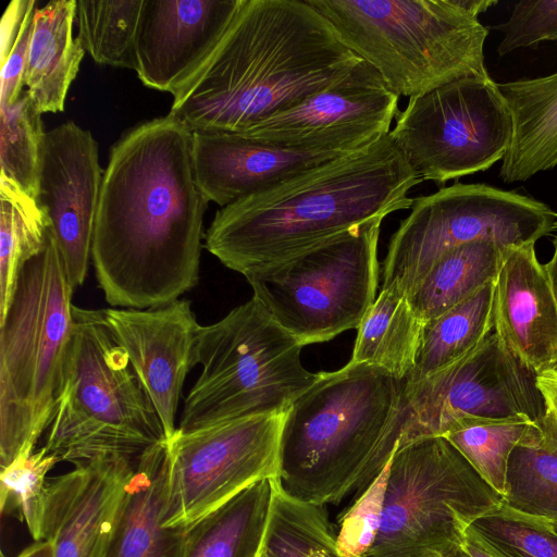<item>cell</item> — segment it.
I'll return each instance as SVG.
<instances>
[{
	"mask_svg": "<svg viewBox=\"0 0 557 557\" xmlns=\"http://www.w3.org/2000/svg\"><path fill=\"white\" fill-rule=\"evenodd\" d=\"M208 202L184 124L168 114L126 133L103 172L91 247L107 302L148 309L194 288Z\"/></svg>",
	"mask_w": 557,
	"mask_h": 557,
	"instance_id": "cell-1",
	"label": "cell"
},
{
	"mask_svg": "<svg viewBox=\"0 0 557 557\" xmlns=\"http://www.w3.org/2000/svg\"><path fill=\"white\" fill-rule=\"evenodd\" d=\"M361 59L308 0H243L170 115L191 133L245 134L345 76Z\"/></svg>",
	"mask_w": 557,
	"mask_h": 557,
	"instance_id": "cell-2",
	"label": "cell"
},
{
	"mask_svg": "<svg viewBox=\"0 0 557 557\" xmlns=\"http://www.w3.org/2000/svg\"><path fill=\"white\" fill-rule=\"evenodd\" d=\"M422 180L389 133L216 211L205 248L247 276L366 221L410 209Z\"/></svg>",
	"mask_w": 557,
	"mask_h": 557,
	"instance_id": "cell-3",
	"label": "cell"
},
{
	"mask_svg": "<svg viewBox=\"0 0 557 557\" xmlns=\"http://www.w3.org/2000/svg\"><path fill=\"white\" fill-rule=\"evenodd\" d=\"M408 416L406 379L352 361L319 372L283 416L276 483L321 506L359 496L398 447Z\"/></svg>",
	"mask_w": 557,
	"mask_h": 557,
	"instance_id": "cell-4",
	"label": "cell"
},
{
	"mask_svg": "<svg viewBox=\"0 0 557 557\" xmlns=\"http://www.w3.org/2000/svg\"><path fill=\"white\" fill-rule=\"evenodd\" d=\"M74 288L49 225L0 323V467L35 449L50 424L73 332Z\"/></svg>",
	"mask_w": 557,
	"mask_h": 557,
	"instance_id": "cell-5",
	"label": "cell"
},
{
	"mask_svg": "<svg viewBox=\"0 0 557 557\" xmlns=\"http://www.w3.org/2000/svg\"><path fill=\"white\" fill-rule=\"evenodd\" d=\"M47 430V450L75 466L108 457L139 459L166 441L103 310L73 308L70 350Z\"/></svg>",
	"mask_w": 557,
	"mask_h": 557,
	"instance_id": "cell-6",
	"label": "cell"
},
{
	"mask_svg": "<svg viewBox=\"0 0 557 557\" xmlns=\"http://www.w3.org/2000/svg\"><path fill=\"white\" fill-rule=\"evenodd\" d=\"M398 96L488 77V29L456 0H308Z\"/></svg>",
	"mask_w": 557,
	"mask_h": 557,
	"instance_id": "cell-7",
	"label": "cell"
},
{
	"mask_svg": "<svg viewBox=\"0 0 557 557\" xmlns=\"http://www.w3.org/2000/svg\"><path fill=\"white\" fill-rule=\"evenodd\" d=\"M301 349L253 296L218 322L200 325L196 363L202 370L184 399L177 430L285 413L319 375L304 367Z\"/></svg>",
	"mask_w": 557,
	"mask_h": 557,
	"instance_id": "cell-8",
	"label": "cell"
},
{
	"mask_svg": "<svg viewBox=\"0 0 557 557\" xmlns=\"http://www.w3.org/2000/svg\"><path fill=\"white\" fill-rule=\"evenodd\" d=\"M503 502L444 437L401 443L389 459L382 524L367 557H450Z\"/></svg>",
	"mask_w": 557,
	"mask_h": 557,
	"instance_id": "cell-9",
	"label": "cell"
},
{
	"mask_svg": "<svg viewBox=\"0 0 557 557\" xmlns=\"http://www.w3.org/2000/svg\"><path fill=\"white\" fill-rule=\"evenodd\" d=\"M382 221H366L248 274L252 296L302 347L358 329L375 300Z\"/></svg>",
	"mask_w": 557,
	"mask_h": 557,
	"instance_id": "cell-10",
	"label": "cell"
},
{
	"mask_svg": "<svg viewBox=\"0 0 557 557\" xmlns=\"http://www.w3.org/2000/svg\"><path fill=\"white\" fill-rule=\"evenodd\" d=\"M382 263L383 289L409 295L446 251L475 240L519 247L556 225V213L533 198L484 184L456 183L413 198Z\"/></svg>",
	"mask_w": 557,
	"mask_h": 557,
	"instance_id": "cell-11",
	"label": "cell"
},
{
	"mask_svg": "<svg viewBox=\"0 0 557 557\" xmlns=\"http://www.w3.org/2000/svg\"><path fill=\"white\" fill-rule=\"evenodd\" d=\"M389 135L422 181L444 184L503 160L512 119L490 76L465 77L409 98Z\"/></svg>",
	"mask_w": 557,
	"mask_h": 557,
	"instance_id": "cell-12",
	"label": "cell"
},
{
	"mask_svg": "<svg viewBox=\"0 0 557 557\" xmlns=\"http://www.w3.org/2000/svg\"><path fill=\"white\" fill-rule=\"evenodd\" d=\"M283 414L236 419L166 440L168 528H189L253 483L277 478Z\"/></svg>",
	"mask_w": 557,
	"mask_h": 557,
	"instance_id": "cell-13",
	"label": "cell"
},
{
	"mask_svg": "<svg viewBox=\"0 0 557 557\" xmlns=\"http://www.w3.org/2000/svg\"><path fill=\"white\" fill-rule=\"evenodd\" d=\"M408 421L400 443L443 436L465 417L537 420L545 405L535 375L491 333L465 357L419 381L406 380Z\"/></svg>",
	"mask_w": 557,
	"mask_h": 557,
	"instance_id": "cell-14",
	"label": "cell"
},
{
	"mask_svg": "<svg viewBox=\"0 0 557 557\" xmlns=\"http://www.w3.org/2000/svg\"><path fill=\"white\" fill-rule=\"evenodd\" d=\"M398 98L379 72L360 60L329 87L239 135L282 149L348 153L391 132Z\"/></svg>",
	"mask_w": 557,
	"mask_h": 557,
	"instance_id": "cell-15",
	"label": "cell"
},
{
	"mask_svg": "<svg viewBox=\"0 0 557 557\" xmlns=\"http://www.w3.org/2000/svg\"><path fill=\"white\" fill-rule=\"evenodd\" d=\"M103 172L89 131L67 121L46 132L37 202L74 289L88 272Z\"/></svg>",
	"mask_w": 557,
	"mask_h": 557,
	"instance_id": "cell-16",
	"label": "cell"
},
{
	"mask_svg": "<svg viewBox=\"0 0 557 557\" xmlns=\"http://www.w3.org/2000/svg\"><path fill=\"white\" fill-rule=\"evenodd\" d=\"M139 459H95L48 480L40 540L53 557H104Z\"/></svg>",
	"mask_w": 557,
	"mask_h": 557,
	"instance_id": "cell-17",
	"label": "cell"
},
{
	"mask_svg": "<svg viewBox=\"0 0 557 557\" xmlns=\"http://www.w3.org/2000/svg\"><path fill=\"white\" fill-rule=\"evenodd\" d=\"M117 344L162 423L166 440L176 431L175 416L187 373L196 363L200 324L187 299L148 309L103 310Z\"/></svg>",
	"mask_w": 557,
	"mask_h": 557,
	"instance_id": "cell-18",
	"label": "cell"
},
{
	"mask_svg": "<svg viewBox=\"0 0 557 557\" xmlns=\"http://www.w3.org/2000/svg\"><path fill=\"white\" fill-rule=\"evenodd\" d=\"M243 0H143L136 73L152 89L176 95L206 63Z\"/></svg>",
	"mask_w": 557,
	"mask_h": 557,
	"instance_id": "cell-19",
	"label": "cell"
},
{
	"mask_svg": "<svg viewBox=\"0 0 557 557\" xmlns=\"http://www.w3.org/2000/svg\"><path fill=\"white\" fill-rule=\"evenodd\" d=\"M494 330L535 376L557 371V302L534 244L505 251L495 280Z\"/></svg>",
	"mask_w": 557,
	"mask_h": 557,
	"instance_id": "cell-20",
	"label": "cell"
},
{
	"mask_svg": "<svg viewBox=\"0 0 557 557\" xmlns=\"http://www.w3.org/2000/svg\"><path fill=\"white\" fill-rule=\"evenodd\" d=\"M343 154L282 149L239 134L193 133L197 185L221 208Z\"/></svg>",
	"mask_w": 557,
	"mask_h": 557,
	"instance_id": "cell-21",
	"label": "cell"
},
{
	"mask_svg": "<svg viewBox=\"0 0 557 557\" xmlns=\"http://www.w3.org/2000/svg\"><path fill=\"white\" fill-rule=\"evenodd\" d=\"M169 491L166 441L139 459L104 557H182L187 528L164 525Z\"/></svg>",
	"mask_w": 557,
	"mask_h": 557,
	"instance_id": "cell-22",
	"label": "cell"
},
{
	"mask_svg": "<svg viewBox=\"0 0 557 557\" xmlns=\"http://www.w3.org/2000/svg\"><path fill=\"white\" fill-rule=\"evenodd\" d=\"M512 119V136L499 175L524 182L557 166V73L498 84Z\"/></svg>",
	"mask_w": 557,
	"mask_h": 557,
	"instance_id": "cell-23",
	"label": "cell"
},
{
	"mask_svg": "<svg viewBox=\"0 0 557 557\" xmlns=\"http://www.w3.org/2000/svg\"><path fill=\"white\" fill-rule=\"evenodd\" d=\"M76 0H54L37 8L24 74V86L40 113L60 112L85 54L73 37Z\"/></svg>",
	"mask_w": 557,
	"mask_h": 557,
	"instance_id": "cell-24",
	"label": "cell"
},
{
	"mask_svg": "<svg viewBox=\"0 0 557 557\" xmlns=\"http://www.w3.org/2000/svg\"><path fill=\"white\" fill-rule=\"evenodd\" d=\"M273 480H260L187 528L182 557H259Z\"/></svg>",
	"mask_w": 557,
	"mask_h": 557,
	"instance_id": "cell-25",
	"label": "cell"
},
{
	"mask_svg": "<svg viewBox=\"0 0 557 557\" xmlns=\"http://www.w3.org/2000/svg\"><path fill=\"white\" fill-rule=\"evenodd\" d=\"M506 249L493 240H475L442 255L408 295L418 318L433 320L495 281Z\"/></svg>",
	"mask_w": 557,
	"mask_h": 557,
	"instance_id": "cell-26",
	"label": "cell"
},
{
	"mask_svg": "<svg viewBox=\"0 0 557 557\" xmlns=\"http://www.w3.org/2000/svg\"><path fill=\"white\" fill-rule=\"evenodd\" d=\"M503 504L530 516L557 520V418L546 409L509 456Z\"/></svg>",
	"mask_w": 557,
	"mask_h": 557,
	"instance_id": "cell-27",
	"label": "cell"
},
{
	"mask_svg": "<svg viewBox=\"0 0 557 557\" xmlns=\"http://www.w3.org/2000/svg\"><path fill=\"white\" fill-rule=\"evenodd\" d=\"M422 326L407 295L381 288L357 329L350 361L407 379L414 366Z\"/></svg>",
	"mask_w": 557,
	"mask_h": 557,
	"instance_id": "cell-28",
	"label": "cell"
},
{
	"mask_svg": "<svg viewBox=\"0 0 557 557\" xmlns=\"http://www.w3.org/2000/svg\"><path fill=\"white\" fill-rule=\"evenodd\" d=\"M495 281L440 317L423 323L414 366L407 381H419L478 347L494 329Z\"/></svg>",
	"mask_w": 557,
	"mask_h": 557,
	"instance_id": "cell-29",
	"label": "cell"
},
{
	"mask_svg": "<svg viewBox=\"0 0 557 557\" xmlns=\"http://www.w3.org/2000/svg\"><path fill=\"white\" fill-rule=\"evenodd\" d=\"M261 557H343L324 506L297 499L275 479Z\"/></svg>",
	"mask_w": 557,
	"mask_h": 557,
	"instance_id": "cell-30",
	"label": "cell"
},
{
	"mask_svg": "<svg viewBox=\"0 0 557 557\" xmlns=\"http://www.w3.org/2000/svg\"><path fill=\"white\" fill-rule=\"evenodd\" d=\"M0 323L11 304L24 265L46 242L49 219L37 200L0 182Z\"/></svg>",
	"mask_w": 557,
	"mask_h": 557,
	"instance_id": "cell-31",
	"label": "cell"
},
{
	"mask_svg": "<svg viewBox=\"0 0 557 557\" xmlns=\"http://www.w3.org/2000/svg\"><path fill=\"white\" fill-rule=\"evenodd\" d=\"M532 422L524 416L500 419L465 417L443 436L504 497L509 456Z\"/></svg>",
	"mask_w": 557,
	"mask_h": 557,
	"instance_id": "cell-32",
	"label": "cell"
},
{
	"mask_svg": "<svg viewBox=\"0 0 557 557\" xmlns=\"http://www.w3.org/2000/svg\"><path fill=\"white\" fill-rule=\"evenodd\" d=\"M143 0H76L82 47L99 64L136 70Z\"/></svg>",
	"mask_w": 557,
	"mask_h": 557,
	"instance_id": "cell-33",
	"label": "cell"
},
{
	"mask_svg": "<svg viewBox=\"0 0 557 557\" xmlns=\"http://www.w3.org/2000/svg\"><path fill=\"white\" fill-rule=\"evenodd\" d=\"M46 132L27 91L0 108V182L37 200Z\"/></svg>",
	"mask_w": 557,
	"mask_h": 557,
	"instance_id": "cell-34",
	"label": "cell"
},
{
	"mask_svg": "<svg viewBox=\"0 0 557 557\" xmlns=\"http://www.w3.org/2000/svg\"><path fill=\"white\" fill-rule=\"evenodd\" d=\"M470 528L500 557H557V532L548 520L499 504Z\"/></svg>",
	"mask_w": 557,
	"mask_h": 557,
	"instance_id": "cell-35",
	"label": "cell"
},
{
	"mask_svg": "<svg viewBox=\"0 0 557 557\" xmlns=\"http://www.w3.org/2000/svg\"><path fill=\"white\" fill-rule=\"evenodd\" d=\"M58 462L59 457L44 446L17 456L1 468V513L17 511L35 542L41 541L47 474Z\"/></svg>",
	"mask_w": 557,
	"mask_h": 557,
	"instance_id": "cell-36",
	"label": "cell"
},
{
	"mask_svg": "<svg viewBox=\"0 0 557 557\" xmlns=\"http://www.w3.org/2000/svg\"><path fill=\"white\" fill-rule=\"evenodd\" d=\"M388 469L389 460L355 503L341 515L336 543L343 557H367L374 545L383 519Z\"/></svg>",
	"mask_w": 557,
	"mask_h": 557,
	"instance_id": "cell-37",
	"label": "cell"
},
{
	"mask_svg": "<svg viewBox=\"0 0 557 557\" xmlns=\"http://www.w3.org/2000/svg\"><path fill=\"white\" fill-rule=\"evenodd\" d=\"M493 28L503 32L497 48L500 57L544 40H557V0H522L507 22Z\"/></svg>",
	"mask_w": 557,
	"mask_h": 557,
	"instance_id": "cell-38",
	"label": "cell"
},
{
	"mask_svg": "<svg viewBox=\"0 0 557 557\" xmlns=\"http://www.w3.org/2000/svg\"><path fill=\"white\" fill-rule=\"evenodd\" d=\"M37 2L32 3L25 15L20 34L5 60L1 63L0 108L14 104L22 95L34 17Z\"/></svg>",
	"mask_w": 557,
	"mask_h": 557,
	"instance_id": "cell-39",
	"label": "cell"
},
{
	"mask_svg": "<svg viewBox=\"0 0 557 557\" xmlns=\"http://www.w3.org/2000/svg\"><path fill=\"white\" fill-rule=\"evenodd\" d=\"M32 0H13L8 5L1 22V63L10 53L22 28Z\"/></svg>",
	"mask_w": 557,
	"mask_h": 557,
	"instance_id": "cell-40",
	"label": "cell"
},
{
	"mask_svg": "<svg viewBox=\"0 0 557 557\" xmlns=\"http://www.w3.org/2000/svg\"><path fill=\"white\" fill-rule=\"evenodd\" d=\"M545 409L557 418V371H549L535 376Z\"/></svg>",
	"mask_w": 557,
	"mask_h": 557,
	"instance_id": "cell-41",
	"label": "cell"
},
{
	"mask_svg": "<svg viewBox=\"0 0 557 557\" xmlns=\"http://www.w3.org/2000/svg\"><path fill=\"white\" fill-rule=\"evenodd\" d=\"M460 549L468 557H500L488 548L470 527L465 533Z\"/></svg>",
	"mask_w": 557,
	"mask_h": 557,
	"instance_id": "cell-42",
	"label": "cell"
},
{
	"mask_svg": "<svg viewBox=\"0 0 557 557\" xmlns=\"http://www.w3.org/2000/svg\"><path fill=\"white\" fill-rule=\"evenodd\" d=\"M1 557H5L3 554ZM15 557H53L51 545L47 541H37L24 548Z\"/></svg>",
	"mask_w": 557,
	"mask_h": 557,
	"instance_id": "cell-43",
	"label": "cell"
},
{
	"mask_svg": "<svg viewBox=\"0 0 557 557\" xmlns=\"http://www.w3.org/2000/svg\"><path fill=\"white\" fill-rule=\"evenodd\" d=\"M456 3L468 13L478 17L480 13L485 12L490 7L495 5L494 0H456Z\"/></svg>",
	"mask_w": 557,
	"mask_h": 557,
	"instance_id": "cell-44",
	"label": "cell"
},
{
	"mask_svg": "<svg viewBox=\"0 0 557 557\" xmlns=\"http://www.w3.org/2000/svg\"><path fill=\"white\" fill-rule=\"evenodd\" d=\"M550 288L557 302V236L554 242V253L550 260L544 264Z\"/></svg>",
	"mask_w": 557,
	"mask_h": 557,
	"instance_id": "cell-45",
	"label": "cell"
},
{
	"mask_svg": "<svg viewBox=\"0 0 557 557\" xmlns=\"http://www.w3.org/2000/svg\"><path fill=\"white\" fill-rule=\"evenodd\" d=\"M450 557H468L461 549H459L456 554Z\"/></svg>",
	"mask_w": 557,
	"mask_h": 557,
	"instance_id": "cell-46",
	"label": "cell"
},
{
	"mask_svg": "<svg viewBox=\"0 0 557 557\" xmlns=\"http://www.w3.org/2000/svg\"><path fill=\"white\" fill-rule=\"evenodd\" d=\"M554 530L557 532V520L549 521Z\"/></svg>",
	"mask_w": 557,
	"mask_h": 557,
	"instance_id": "cell-47",
	"label": "cell"
},
{
	"mask_svg": "<svg viewBox=\"0 0 557 557\" xmlns=\"http://www.w3.org/2000/svg\"><path fill=\"white\" fill-rule=\"evenodd\" d=\"M259 557H261V556L259 555Z\"/></svg>",
	"mask_w": 557,
	"mask_h": 557,
	"instance_id": "cell-48",
	"label": "cell"
}]
</instances>
